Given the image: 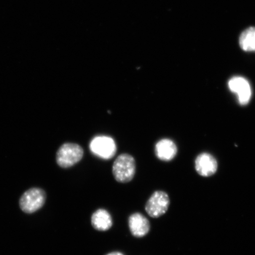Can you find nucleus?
<instances>
[{
	"mask_svg": "<svg viewBox=\"0 0 255 255\" xmlns=\"http://www.w3.org/2000/svg\"><path fill=\"white\" fill-rule=\"evenodd\" d=\"M91 224L95 230L107 231L113 225V218L107 210L104 209H98L92 216Z\"/></svg>",
	"mask_w": 255,
	"mask_h": 255,
	"instance_id": "nucleus-10",
	"label": "nucleus"
},
{
	"mask_svg": "<svg viewBox=\"0 0 255 255\" xmlns=\"http://www.w3.org/2000/svg\"><path fill=\"white\" fill-rule=\"evenodd\" d=\"M107 255H124L123 253H120V252H114V253H111L110 254H108Z\"/></svg>",
	"mask_w": 255,
	"mask_h": 255,
	"instance_id": "nucleus-12",
	"label": "nucleus"
},
{
	"mask_svg": "<svg viewBox=\"0 0 255 255\" xmlns=\"http://www.w3.org/2000/svg\"><path fill=\"white\" fill-rule=\"evenodd\" d=\"M84 155V149L78 143H64L56 152V162L60 167L70 168L78 163Z\"/></svg>",
	"mask_w": 255,
	"mask_h": 255,
	"instance_id": "nucleus-2",
	"label": "nucleus"
},
{
	"mask_svg": "<svg viewBox=\"0 0 255 255\" xmlns=\"http://www.w3.org/2000/svg\"><path fill=\"white\" fill-rule=\"evenodd\" d=\"M46 199L45 191L40 188H32L21 196L20 206L24 212L33 213L43 206Z\"/></svg>",
	"mask_w": 255,
	"mask_h": 255,
	"instance_id": "nucleus-3",
	"label": "nucleus"
},
{
	"mask_svg": "<svg viewBox=\"0 0 255 255\" xmlns=\"http://www.w3.org/2000/svg\"><path fill=\"white\" fill-rule=\"evenodd\" d=\"M228 87L233 93L238 95L239 104L246 105L251 100L252 89L250 82L241 76H235L228 82Z\"/></svg>",
	"mask_w": 255,
	"mask_h": 255,
	"instance_id": "nucleus-6",
	"label": "nucleus"
},
{
	"mask_svg": "<svg viewBox=\"0 0 255 255\" xmlns=\"http://www.w3.org/2000/svg\"><path fill=\"white\" fill-rule=\"evenodd\" d=\"M136 162L133 156L124 153L118 156L113 165L115 179L121 183H127L134 177Z\"/></svg>",
	"mask_w": 255,
	"mask_h": 255,
	"instance_id": "nucleus-1",
	"label": "nucleus"
},
{
	"mask_svg": "<svg viewBox=\"0 0 255 255\" xmlns=\"http://www.w3.org/2000/svg\"><path fill=\"white\" fill-rule=\"evenodd\" d=\"M177 152L176 145L170 139H162L156 143V156L162 161H171L175 157Z\"/></svg>",
	"mask_w": 255,
	"mask_h": 255,
	"instance_id": "nucleus-9",
	"label": "nucleus"
},
{
	"mask_svg": "<svg viewBox=\"0 0 255 255\" xmlns=\"http://www.w3.org/2000/svg\"><path fill=\"white\" fill-rule=\"evenodd\" d=\"M239 44L246 52H255V27H250L241 34Z\"/></svg>",
	"mask_w": 255,
	"mask_h": 255,
	"instance_id": "nucleus-11",
	"label": "nucleus"
},
{
	"mask_svg": "<svg viewBox=\"0 0 255 255\" xmlns=\"http://www.w3.org/2000/svg\"><path fill=\"white\" fill-rule=\"evenodd\" d=\"M218 167V162L216 158L209 153H202L196 159V170L203 177H210L215 174Z\"/></svg>",
	"mask_w": 255,
	"mask_h": 255,
	"instance_id": "nucleus-7",
	"label": "nucleus"
},
{
	"mask_svg": "<svg viewBox=\"0 0 255 255\" xmlns=\"http://www.w3.org/2000/svg\"><path fill=\"white\" fill-rule=\"evenodd\" d=\"M92 152L101 158L111 159L116 155L117 145L114 139L110 136L101 135L95 136L90 143Z\"/></svg>",
	"mask_w": 255,
	"mask_h": 255,
	"instance_id": "nucleus-5",
	"label": "nucleus"
},
{
	"mask_svg": "<svg viewBox=\"0 0 255 255\" xmlns=\"http://www.w3.org/2000/svg\"><path fill=\"white\" fill-rule=\"evenodd\" d=\"M170 200L168 194L163 191H156L146 203L145 209L153 218H158L167 212Z\"/></svg>",
	"mask_w": 255,
	"mask_h": 255,
	"instance_id": "nucleus-4",
	"label": "nucleus"
},
{
	"mask_svg": "<svg viewBox=\"0 0 255 255\" xmlns=\"http://www.w3.org/2000/svg\"><path fill=\"white\" fill-rule=\"evenodd\" d=\"M130 233L136 238H142L150 230V224L147 218L139 213H133L128 219Z\"/></svg>",
	"mask_w": 255,
	"mask_h": 255,
	"instance_id": "nucleus-8",
	"label": "nucleus"
}]
</instances>
